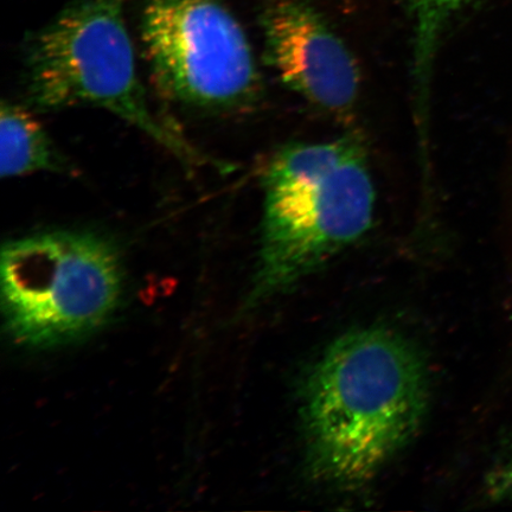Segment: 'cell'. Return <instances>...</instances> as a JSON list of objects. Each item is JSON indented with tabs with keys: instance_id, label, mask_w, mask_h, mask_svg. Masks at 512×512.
<instances>
[{
	"instance_id": "obj_5",
	"label": "cell",
	"mask_w": 512,
	"mask_h": 512,
	"mask_svg": "<svg viewBox=\"0 0 512 512\" xmlns=\"http://www.w3.org/2000/svg\"><path fill=\"white\" fill-rule=\"evenodd\" d=\"M142 31L153 79L169 99L213 112L258 100L251 46L219 0H146Z\"/></svg>"
},
{
	"instance_id": "obj_4",
	"label": "cell",
	"mask_w": 512,
	"mask_h": 512,
	"mask_svg": "<svg viewBox=\"0 0 512 512\" xmlns=\"http://www.w3.org/2000/svg\"><path fill=\"white\" fill-rule=\"evenodd\" d=\"M123 280L118 249L96 233L49 230L11 240L0 258L5 330L29 349L83 341L110 322Z\"/></svg>"
},
{
	"instance_id": "obj_6",
	"label": "cell",
	"mask_w": 512,
	"mask_h": 512,
	"mask_svg": "<svg viewBox=\"0 0 512 512\" xmlns=\"http://www.w3.org/2000/svg\"><path fill=\"white\" fill-rule=\"evenodd\" d=\"M265 57L288 89L325 112L349 115L360 95L350 50L306 0H273L261 17Z\"/></svg>"
},
{
	"instance_id": "obj_2",
	"label": "cell",
	"mask_w": 512,
	"mask_h": 512,
	"mask_svg": "<svg viewBox=\"0 0 512 512\" xmlns=\"http://www.w3.org/2000/svg\"><path fill=\"white\" fill-rule=\"evenodd\" d=\"M258 267L248 306L297 284L354 245L374 221L375 188L357 139L281 147L262 176Z\"/></svg>"
},
{
	"instance_id": "obj_3",
	"label": "cell",
	"mask_w": 512,
	"mask_h": 512,
	"mask_svg": "<svg viewBox=\"0 0 512 512\" xmlns=\"http://www.w3.org/2000/svg\"><path fill=\"white\" fill-rule=\"evenodd\" d=\"M25 86L36 110L100 108L138 128L189 168L213 164L153 112L137 72L123 0H74L32 36Z\"/></svg>"
},
{
	"instance_id": "obj_7",
	"label": "cell",
	"mask_w": 512,
	"mask_h": 512,
	"mask_svg": "<svg viewBox=\"0 0 512 512\" xmlns=\"http://www.w3.org/2000/svg\"><path fill=\"white\" fill-rule=\"evenodd\" d=\"M37 172L70 174L73 169L27 108L4 101L0 112V174L15 178Z\"/></svg>"
},
{
	"instance_id": "obj_8",
	"label": "cell",
	"mask_w": 512,
	"mask_h": 512,
	"mask_svg": "<svg viewBox=\"0 0 512 512\" xmlns=\"http://www.w3.org/2000/svg\"><path fill=\"white\" fill-rule=\"evenodd\" d=\"M414 23V81L420 134H426L435 54L447 24L478 0H403Z\"/></svg>"
},
{
	"instance_id": "obj_9",
	"label": "cell",
	"mask_w": 512,
	"mask_h": 512,
	"mask_svg": "<svg viewBox=\"0 0 512 512\" xmlns=\"http://www.w3.org/2000/svg\"><path fill=\"white\" fill-rule=\"evenodd\" d=\"M486 494L492 501L512 498V439L486 478Z\"/></svg>"
},
{
	"instance_id": "obj_1",
	"label": "cell",
	"mask_w": 512,
	"mask_h": 512,
	"mask_svg": "<svg viewBox=\"0 0 512 512\" xmlns=\"http://www.w3.org/2000/svg\"><path fill=\"white\" fill-rule=\"evenodd\" d=\"M428 401L424 358L399 332L371 326L338 337L300 387L307 472L332 489L362 488L415 437Z\"/></svg>"
}]
</instances>
